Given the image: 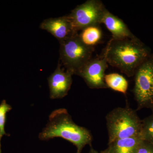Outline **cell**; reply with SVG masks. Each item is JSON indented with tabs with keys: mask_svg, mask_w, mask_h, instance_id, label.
I'll use <instances>...</instances> for the list:
<instances>
[{
	"mask_svg": "<svg viewBox=\"0 0 153 153\" xmlns=\"http://www.w3.org/2000/svg\"><path fill=\"white\" fill-rule=\"evenodd\" d=\"M104 5L100 0H88L76 6L68 15L73 30L75 32L90 26L102 24L105 13L106 11Z\"/></svg>",
	"mask_w": 153,
	"mask_h": 153,
	"instance_id": "obj_6",
	"label": "cell"
},
{
	"mask_svg": "<svg viewBox=\"0 0 153 153\" xmlns=\"http://www.w3.org/2000/svg\"><path fill=\"white\" fill-rule=\"evenodd\" d=\"M135 153H153V144L143 140Z\"/></svg>",
	"mask_w": 153,
	"mask_h": 153,
	"instance_id": "obj_16",
	"label": "cell"
},
{
	"mask_svg": "<svg viewBox=\"0 0 153 153\" xmlns=\"http://www.w3.org/2000/svg\"><path fill=\"white\" fill-rule=\"evenodd\" d=\"M81 31L79 34V38L88 47H94L101 40L102 33L99 25L87 27Z\"/></svg>",
	"mask_w": 153,
	"mask_h": 153,
	"instance_id": "obj_12",
	"label": "cell"
},
{
	"mask_svg": "<svg viewBox=\"0 0 153 153\" xmlns=\"http://www.w3.org/2000/svg\"><path fill=\"white\" fill-rule=\"evenodd\" d=\"M40 28L52 34L59 42L76 33L67 16L46 19L40 25Z\"/></svg>",
	"mask_w": 153,
	"mask_h": 153,
	"instance_id": "obj_9",
	"label": "cell"
},
{
	"mask_svg": "<svg viewBox=\"0 0 153 153\" xmlns=\"http://www.w3.org/2000/svg\"><path fill=\"white\" fill-rule=\"evenodd\" d=\"M143 140L140 135L120 139L108 143V147L103 151L105 153H135Z\"/></svg>",
	"mask_w": 153,
	"mask_h": 153,
	"instance_id": "obj_11",
	"label": "cell"
},
{
	"mask_svg": "<svg viewBox=\"0 0 153 153\" xmlns=\"http://www.w3.org/2000/svg\"><path fill=\"white\" fill-rule=\"evenodd\" d=\"M61 66L58 62L57 68L48 78L50 97L52 99L65 97L72 84V74L61 68Z\"/></svg>",
	"mask_w": 153,
	"mask_h": 153,
	"instance_id": "obj_8",
	"label": "cell"
},
{
	"mask_svg": "<svg viewBox=\"0 0 153 153\" xmlns=\"http://www.w3.org/2000/svg\"><path fill=\"white\" fill-rule=\"evenodd\" d=\"M104 81L108 88L124 94L126 93L128 82L122 75L114 73L105 74Z\"/></svg>",
	"mask_w": 153,
	"mask_h": 153,
	"instance_id": "obj_13",
	"label": "cell"
},
{
	"mask_svg": "<svg viewBox=\"0 0 153 153\" xmlns=\"http://www.w3.org/2000/svg\"><path fill=\"white\" fill-rule=\"evenodd\" d=\"M108 64L128 77L134 76L138 67L150 56L149 50L137 37L111 39L104 50Z\"/></svg>",
	"mask_w": 153,
	"mask_h": 153,
	"instance_id": "obj_1",
	"label": "cell"
},
{
	"mask_svg": "<svg viewBox=\"0 0 153 153\" xmlns=\"http://www.w3.org/2000/svg\"><path fill=\"white\" fill-rule=\"evenodd\" d=\"M140 135L143 140L153 144V113L142 120Z\"/></svg>",
	"mask_w": 153,
	"mask_h": 153,
	"instance_id": "obj_14",
	"label": "cell"
},
{
	"mask_svg": "<svg viewBox=\"0 0 153 153\" xmlns=\"http://www.w3.org/2000/svg\"><path fill=\"white\" fill-rule=\"evenodd\" d=\"M108 132V143L120 139L140 134L142 120L136 111L128 107L113 109L105 117Z\"/></svg>",
	"mask_w": 153,
	"mask_h": 153,
	"instance_id": "obj_3",
	"label": "cell"
},
{
	"mask_svg": "<svg viewBox=\"0 0 153 153\" xmlns=\"http://www.w3.org/2000/svg\"><path fill=\"white\" fill-rule=\"evenodd\" d=\"M89 153H105L103 151H101L100 153H99L96 150L94 149V148L92 147V146H90V151H89Z\"/></svg>",
	"mask_w": 153,
	"mask_h": 153,
	"instance_id": "obj_17",
	"label": "cell"
},
{
	"mask_svg": "<svg viewBox=\"0 0 153 153\" xmlns=\"http://www.w3.org/2000/svg\"><path fill=\"white\" fill-rule=\"evenodd\" d=\"M12 109V106L7 103L5 100H2L0 104V153L1 151V140L4 135L10 136L9 134L6 133L5 126L7 120V114Z\"/></svg>",
	"mask_w": 153,
	"mask_h": 153,
	"instance_id": "obj_15",
	"label": "cell"
},
{
	"mask_svg": "<svg viewBox=\"0 0 153 153\" xmlns=\"http://www.w3.org/2000/svg\"><path fill=\"white\" fill-rule=\"evenodd\" d=\"M134 76L133 91L137 110L147 108L153 111V55H150L140 65Z\"/></svg>",
	"mask_w": 153,
	"mask_h": 153,
	"instance_id": "obj_5",
	"label": "cell"
},
{
	"mask_svg": "<svg viewBox=\"0 0 153 153\" xmlns=\"http://www.w3.org/2000/svg\"><path fill=\"white\" fill-rule=\"evenodd\" d=\"M41 140L61 137L76 147V153H81L86 145L91 146L93 137L85 128L75 124L65 108L55 110L49 116L47 125L39 134Z\"/></svg>",
	"mask_w": 153,
	"mask_h": 153,
	"instance_id": "obj_2",
	"label": "cell"
},
{
	"mask_svg": "<svg viewBox=\"0 0 153 153\" xmlns=\"http://www.w3.org/2000/svg\"><path fill=\"white\" fill-rule=\"evenodd\" d=\"M112 34V38L122 39L136 37L131 32L123 21L111 13L107 10L105 13L102 24Z\"/></svg>",
	"mask_w": 153,
	"mask_h": 153,
	"instance_id": "obj_10",
	"label": "cell"
},
{
	"mask_svg": "<svg viewBox=\"0 0 153 153\" xmlns=\"http://www.w3.org/2000/svg\"><path fill=\"white\" fill-rule=\"evenodd\" d=\"M60 60L61 66L72 75L77 74L79 70L91 59L94 47L83 44L78 33H74L61 41Z\"/></svg>",
	"mask_w": 153,
	"mask_h": 153,
	"instance_id": "obj_4",
	"label": "cell"
},
{
	"mask_svg": "<svg viewBox=\"0 0 153 153\" xmlns=\"http://www.w3.org/2000/svg\"><path fill=\"white\" fill-rule=\"evenodd\" d=\"M108 63L104 52L98 57L89 60L76 75L84 79L88 86L93 89L108 88L105 82V72Z\"/></svg>",
	"mask_w": 153,
	"mask_h": 153,
	"instance_id": "obj_7",
	"label": "cell"
}]
</instances>
